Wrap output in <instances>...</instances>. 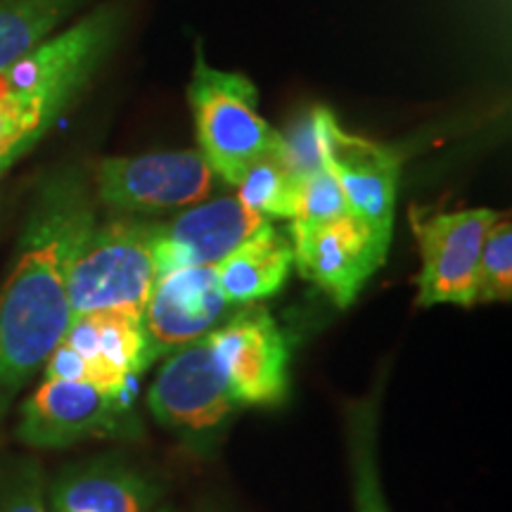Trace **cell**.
Listing matches in <instances>:
<instances>
[{"mask_svg":"<svg viewBox=\"0 0 512 512\" xmlns=\"http://www.w3.org/2000/svg\"><path fill=\"white\" fill-rule=\"evenodd\" d=\"M294 266L292 242L264 223L252 238L214 266L216 283L228 304H254L283 290Z\"/></svg>","mask_w":512,"mask_h":512,"instance_id":"16","label":"cell"},{"mask_svg":"<svg viewBox=\"0 0 512 512\" xmlns=\"http://www.w3.org/2000/svg\"><path fill=\"white\" fill-rule=\"evenodd\" d=\"M0 512H50L46 477L36 460L15 458L0 467Z\"/></svg>","mask_w":512,"mask_h":512,"instance_id":"23","label":"cell"},{"mask_svg":"<svg viewBox=\"0 0 512 512\" xmlns=\"http://www.w3.org/2000/svg\"><path fill=\"white\" fill-rule=\"evenodd\" d=\"M238 406H278L290 392V342L275 318L249 306L209 332Z\"/></svg>","mask_w":512,"mask_h":512,"instance_id":"10","label":"cell"},{"mask_svg":"<svg viewBox=\"0 0 512 512\" xmlns=\"http://www.w3.org/2000/svg\"><path fill=\"white\" fill-rule=\"evenodd\" d=\"M325 164L344 192L349 214L389 245L401 178L399 152L344 131L332 117L325 136Z\"/></svg>","mask_w":512,"mask_h":512,"instance_id":"12","label":"cell"},{"mask_svg":"<svg viewBox=\"0 0 512 512\" xmlns=\"http://www.w3.org/2000/svg\"><path fill=\"white\" fill-rule=\"evenodd\" d=\"M512 299V226L508 216L498 221L486 233L477 271V302H505Z\"/></svg>","mask_w":512,"mask_h":512,"instance_id":"21","label":"cell"},{"mask_svg":"<svg viewBox=\"0 0 512 512\" xmlns=\"http://www.w3.org/2000/svg\"><path fill=\"white\" fill-rule=\"evenodd\" d=\"M377 399L349 408V463L354 477L356 512H389L377 470Z\"/></svg>","mask_w":512,"mask_h":512,"instance_id":"18","label":"cell"},{"mask_svg":"<svg viewBox=\"0 0 512 512\" xmlns=\"http://www.w3.org/2000/svg\"><path fill=\"white\" fill-rule=\"evenodd\" d=\"M294 266L302 278L320 287L339 309L356 302L358 292L384 266L389 245L354 214L316 228H292Z\"/></svg>","mask_w":512,"mask_h":512,"instance_id":"11","label":"cell"},{"mask_svg":"<svg viewBox=\"0 0 512 512\" xmlns=\"http://www.w3.org/2000/svg\"><path fill=\"white\" fill-rule=\"evenodd\" d=\"M299 183L302 181L280 159V152H275V155H268L249 166L247 174L235 185L238 188L235 197L247 209L266 216V219L278 216V219L292 221L294 211H297Z\"/></svg>","mask_w":512,"mask_h":512,"instance_id":"19","label":"cell"},{"mask_svg":"<svg viewBox=\"0 0 512 512\" xmlns=\"http://www.w3.org/2000/svg\"><path fill=\"white\" fill-rule=\"evenodd\" d=\"M119 12L100 8L69 27V46L41 79L0 88V176L48 133L64 107L86 86L119 34Z\"/></svg>","mask_w":512,"mask_h":512,"instance_id":"2","label":"cell"},{"mask_svg":"<svg viewBox=\"0 0 512 512\" xmlns=\"http://www.w3.org/2000/svg\"><path fill=\"white\" fill-rule=\"evenodd\" d=\"M188 100L202 157L226 183L238 185L254 162L283 150L280 131L256 110L254 83L242 74L209 67L202 53L195 57Z\"/></svg>","mask_w":512,"mask_h":512,"instance_id":"3","label":"cell"},{"mask_svg":"<svg viewBox=\"0 0 512 512\" xmlns=\"http://www.w3.org/2000/svg\"><path fill=\"white\" fill-rule=\"evenodd\" d=\"M214 266H190L157 275L143 309V328L157 358L209 335L228 309Z\"/></svg>","mask_w":512,"mask_h":512,"instance_id":"14","label":"cell"},{"mask_svg":"<svg viewBox=\"0 0 512 512\" xmlns=\"http://www.w3.org/2000/svg\"><path fill=\"white\" fill-rule=\"evenodd\" d=\"M159 489L121 458H95L60 472L53 512H157Z\"/></svg>","mask_w":512,"mask_h":512,"instance_id":"15","label":"cell"},{"mask_svg":"<svg viewBox=\"0 0 512 512\" xmlns=\"http://www.w3.org/2000/svg\"><path fill=\"white\" fill-rule=\"evenodd\" d=\"M147 406L159 425L183 439L200 444L219 437L240 406L230 394L209 335L171 354L150 387Z\"/></svg>","mask_w":512,"mask_h":512,"instance_id":"6","label":"cell"},{"mask_svg":"<svg viewBox=\"0 0 512 512\" xmlns=\"http://www.w3.org/2000/svg\"><path fill=\"white\" fill-rule=\"evenodd\" d=\"M344 214H349L347 200H344V192L328 164H325V169L313 171L311 176L302 178L292 228H316Z\"/></svg>","mask_w":512,"mask_h":512,"instance_id":"22","label":"cell"},{"mask_svg":"<svg viewBox=\"0 0 512 512\" xmlns=\"http://www.w3.org/2000/svg\"><path fill=\"white\" fill-rule=\"evenodd\" d=\"M83 0H0V72L46 43Z\"/></svg>","mask_w":512,"mask_h":512,"instance_id":"17","label":"cell"},{"mask_svg":"<svg viewBox=\"0 0 512 512\" xmlns=\"http://www.w3.org/2000/svg\"><path fill=\"white\" fill-rule=\"evenodd\" d=\"M98 221L79 171L50 176L36 192L0 287V420L72 323L69 271Z\"/></svg>","mask_w":512,"mask_h":512,"instance_id":"1","label":"cell"},{"mask_svg":"<svg viewBox=\"0 0 512 512\" xmlns=\"http://www.w3.org/2000/svg\"><path fill=\"white\" fill-rule=\"evenodd\" d=\"M268 223L235 195L209 197L181 211L174 221L157 223V275L190 266H216Z\"/></svg>","mask_w":512,"mask_h":512,"instance_id":"13","label":"cell"},{"mask_svg":"<svg viewBox=\"0 0 512 512\" xmlns=\"http://www.w3.org/2000/svg\"><path fill=\"white\" fill-rule=\"evenodd\" d=\"M143 434L124 396L88 382L43 380L22 403L17 437L31 448H67L93 437L138 439Z\"/></svg>","mask_w":512,"mask_h":512,"instance_id":"7","label":"cell"},{"mask_svg":"<svg viewBox=\"0 0 512 512\" xmlns=\"http://www.w3.org/2000/svg\"><path fill=\"white\" fill-rule=\"evenodd\" d=\"M219 176L202 152H155L143 157H112L95 171L98 200L131 214L183 209L214 197Z\"/></svg>","mask_w":512,"mask_h":512,"instance_id":"8","label":"cell"},{"mask_svg":"<svg viewBox=\"0 0 512 512\" xmlns=\"http://www.w3.org/2000/svg\"><path fill=\"white\" fill-rule=\"evenodd\" d=\"M155 358L140 313L105 309L72 318L43 368L46 380L88 382L126 399L133 377L145 373Z\"/></svg>","mask_w":512,"mask_h":512,"instance_id":"5","label":"cell"},{"mask_svg":"<svg viewBox=\"0 0 512 512\" xmlns=\"http://www.w3.org/2000/svg\"><path fill=\"white\" fill-rule=\"evenodd\" d=\"M155 235L157 223L95 221L69 271L72 318L105 309H128L143 316L157 280Z\"/></svg>","mask_w":512,"mask_h":512,"instance_id":"4","label":"cell"},{"mask_svg":"<svg viewBox=\"0 0 512 512\" xmlns=\"http://www.w3.org/2000/svg\"><path fill=\"white\" fill-rule=\"evenodd\" d=\"M332 117L335 114L325 107H313L294 121L290 131L280 133L283 136L280 159L299 181L311 176L313 171L325 169V136H328Z\"/></svg>","mask_w":512,"mask_h":512,"instance_id":"20","label":"cell"},{"mask_svg":"<svg viewBox=\"0 0 512 512\" xmlns=\"http://www.w3.org/2000/svg\"><path fill=\"white\" fill-rule=\"evenodd\" d=\"M494 209H460L420 216L413 211L422 268L418 306L477 304L479 256L489 228L498 221Z\"/></svg>","mask_w":512,"mask_h":512,"instance_id":"9","label":"cell"}]
</instances>
